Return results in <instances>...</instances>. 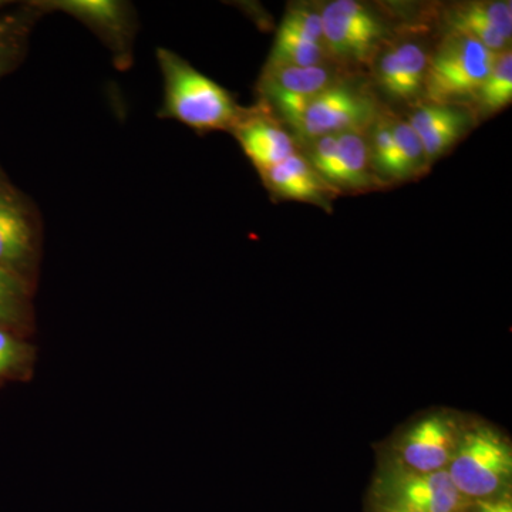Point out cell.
<instances>
[{
  "mask_svg": "<svg viewBox=\"0 0 512 512\" xmlns=\"http://www.w3.org/2000/svg\"><path fill=\"white\" fill-rule=\"evenodd\" d=\"M164 79V116L198 131L232 130L241 107L221 84L170 50H158Z\"/></svg>",
  "mask_w": 512,
  "mask_h": 512,
  "instance_id": "6da1fadb",
  "label": "cell"
},
{
  "mask_svg": "<svg viewBox=\"0 0 512 512\" xmlns=\"http://www.w3.org/2000/svg\"><path fill=\"white\" fill-rule=\"evenodd\" d=\"M497 55L471 37L447 32L430 53L423 96L431 103H471Z\"/></svg>",
  "mask_w": 512,
  "mask_h": 512,
  "instance_id": "7a4b0ae2",
  "label": "cell"
},
{
  "mask_svg": "<svg viewBox=\"0 0 512 512\" xmlns=\"http://www.w3.org/2000/svg\"><path fill=\"white\" fill-rule=\"evenodd\" d=\"M382 114L375 94L340 77L313 96L288 126L299 143L323 136L365 133Z\"/></svg>",
  "mask_w": 512,
  "mask_h": 512,
  "instance_id": "3957f363",
  "label": "cell"
},
{
  "mask_svg": "<svg viewBox=\"0 0 512 512\" xmlns=\"http://www.w3.org/2000/svg\"><path fill=\"white\" fill-rule=\"evenodd\" d=\"M450 461L448 474L466 498L493 497L508 484L512 474L510 443L490 427L467 433L458 441Z\"/></svg>",
  "mask_w": 512,
  "mask_h": 512,
  "instance_id": "277c9868",
  "label": "cell"
},
{
  "mask_svg": "<svg viewBox=\"0 0 512 512\" xmlns=\"http://www.w3.org/2000/svg\"><path fill=\"white\" fill-rule=\"evenodd\" d=\"M320 19L330 59L372 66L387 35L372 10L356 0H333L320 9Z\"/></svg>",
  "mask_w": 512,
  "mask_h": 512,
  "instance_id": "5b68a950",
  "label": "cell"
},
{
  "mask_svg": "<svg viewBox=\"0 0 512 512\" xmlns=\"http://www.w3.org/2000/svg\"><path fill=\"white\" fill-rule=\"evenodd\" d=\"M303 146V157L339 194L382 185L370 167L366 131L323 136L306 141Z\"/></svg>",
  "mask_w": 512,
  "mask_h": 512,
  "instance_id": "8992f818",
  "label": "cell"
},
{
  "mask_svg": "<svg viewBox=\"0 0 512 512\" xmlns=\"http://www.w3.org/2000/svg\"><path fill=\"white\" fill-rule=\"evenodd\" d=\"M340 77L328 64L309 67L265 66L259 89L266 101L288 124L301 114L313 96L328 89Z\"/></svg>",
  "mask_w": 512,
  "mask_h": 512,
  "instance_id": "52a82bcc",
  "label": "cell"
},
{
  "mask_svg": "<svg viewBox=\"0 0 512 512\" xmlns=\"http://www.w3.org/2000/svg\"><path fill=\"white\" fill-rule=\"evenodd\" d=\"M330 59L323 37L320 10L293 6L285 13L266 67H309Z\"/></svg>",
  "mask_w": 512,
  "mask_h": 512,
  "instance_id": "ba28073f",
  "label": "cell"
},
{
  "mask_svg": "<svg viewBox=\"0 0 512 512\" xmlns=\"http://www.w3.org/2000/svg\"><path fill=\"white\" fill-rule=\"evenodd\" d=\"M430 52L419 42L403 40L380 50L372 66L377 86L396 101H414L423 97Z\"/></svg>",
  "mask_w": 512,
  "mask_h": 512,
  "instance_id": "9c48e42d",
  "label": "cell"
},
{
  "mask_svg": "<svg viewBox=\"0 0 512 512\" xmlns=\"http://www.w3.org/2000/svg\"><path fill=\"white\" fill-rule=\"evenodd\" d=\"M448 32L471 37L491 52L510 49L512 3L505 0H480L450 6L444 12Z\"/></svg>",
  "mask_w": 512,
  "mask_h": 512,
  "instance_id": "30bf717a",
  "label": "cell"
},
{
  "mask_svg": "<svg viewBox=\"0 0 512 512\" xmlns=\"http://www.w3.org/2000/svg\"><path fill=\"white\" fill-rule=\"evenodd\" d=\"M35 255V228L25 202L0 181V268L25 278Z\"/></svg>",
  "mask_w": 512,
  "mask_h": 512,
  "instance_id": "8fae6325",
  "label": "cell"
},
{
  "mask_svg": "<svg viewBox=\"0 0 512 512\" xmlns=\"http://www.w3.org/2000/svg\"><path fill=\"white\" fill-rule=\"evenodd\" d=\"M231 131L258 173L282 163L298 151L295 137L259 110L242 111Z\"/></svg>",
  "mask_w": 512,
  "mask_h": 512,
  "instance_id": "7c38bea8",
  "label": "cell"
},
{
  "mask_svg": "<svg viewBox=\"0 0 512 512\" xmlns=\"http://www.w3.org/2000/svg\"><path fill=\"white\" fill-rule=\"evenodd\" d=\"M406 120L419 137L431 165L464 136L473 121V114L466 107L457 104L424 101Z\"/></svg>",
  "mask_w": 512,
  "mask_h": 512,
  "instance_id": "4fadbf2b",
  "label": "cell"
},
{
  "mask_svg": "<svg viewBox=\"0 0 512 512\" xmlns=\"http://www.w3.org/2000/svg\"><path fill=\"white\" fill-rule=\"evenodd\" d=\"M259 175L265 187L281 200L309 202L330 211L332 201L339 195L299 151Z\"/></svg>",
  "mask_w": 512,
  "mask_h": 512,
  "instance_id": "5bb4252c",
  "label": "cell"
},
{
  "mask_svg": "<svg viewBox=\"0 0 512 512\" xmlns=\"http://www.w3.org/2000/svg\"><path fill=\"white\" fill-rule=\"evenodd\" d=\"M456 426L443 416L419 421L404 437L403 460L413 473L443 470L457 447Z\"/></svg>",
  "mask_w": 512,
  "mask_h": 512,
  "instance_id": "9a60e30c",
  "label": "cell"
},
{
  "mask_svg": "<svg viewBox=\"0 0 512 512\" xmlns=\"http://www.w3.org/2000/svg\"><path fill=\"white\" fill-rule=\"evenodd\" d=\"M396 507L416 512H463L466 497L457 490L446 470L410 473L392 487Z\"/></svg>",
  "mask_w": 512,
  "mask_h": 512,
  "instance_id": "2e32d148",
  "label": "cell"
},
{
  "mask_svg": "<svg viewBox=\"0 0 512 512\" xmlns=\"http://www.w3.org/2000/svg\"><path fill=\"white\" fill-rule=\"evenodd\" d=\"M419 137L407 120H394L393 146L386 158L377 165L375 173L380 184L403 183L421 177L429 170Z\"/></svg>",
  "mask_w": 512,
  "mask_h": 512,
  "instance_id": "e0dca14e",
  "label": "cell"
},
{
  "mask_svg": "<svg viewBox=\"0 0 512 512\" xmlns=\"http://www.w3.org/2000/svg\"><path fill=\"white\" fill-rule=\"evenodd\" d=\"M480 114H495L510 106L512 101L511 49L498 53L490 73L480 84L471 103Z\"/></svg>",
  "mask_w": 512,
  "mask_h": 512,
  "instance_id": "ac0fdd59",
  "label": "cell"
},
{
  "mask_svg": "<svg viewBox=\"0 0 512 512\" xmlns=\"http://www.w3.org/2000/svg\"><path fill=\"white\" fill-rule=\"evenodd\" d=\"M57 6L100 28L120 29L124 19L123 6L111 0H69L57 3Z\"/></svg>",
  "mask_w": 512,
  "mask_h": 512,
  "instance_id": "d6986e66",
  "label": "cell"
},
{
  "mask_svg": "<svg viewBox=\"0 0 512 512\" xmlns=\"http://www.w3.org/2000/svg\"><path fill=\"white\" fill-rule=\"evenodd\" d=\"M28 288L26 279L0 268V316L6 326L19 325L25 318Z\"/></svg>",
  "mask_w": 512,
  "mask_h": 512,
  "instance_id": "ffe728a7",
  "label": "cell"
},
{
  "mask_svg": "<svg viewBox=\"0 0 512 512\" xmlns=\"http://www.w3.org/2000/svg\"><path fill=\"white\" fill-rule=\"evenodd\" d=\"M28 346L0 326V377L16 372L25 363Z\"/></svg>",
  "mask_w": 512,
  "mask_h": 512,
  "instance_id": "44dd1931",
  "label": "cell"
},
{
  "mask_svg": "<svg viewBox=\"0 0 512 512\" xmlns=\"http://www.w3.org/2000/svg\"><path fill=\"white\" fill-rule=\"evenodd\" d=\"M15 46V23L13 20H0V76L5 72Z\"/></svg>",
  "mask_w": 512,
  "mask_h": 512,
  "instance_id": "7402d4cb",
  "label": "cell"
},
{
  "mask_svg": "<svg viewBox=\"0 0 512 512\" xmlns=\"http://www.w3.org/2000/svg\"><path fill=\"white\" fill-rule=\"evenodd\" d=\"M474 512H512L510 497L484 498L478 500Z\"/></svg>",
  "mask_w": 512,
  "mask_h": 512,
  "instance_id": "603a6c76",
  "label": "cell"
},
{
  "mask_svg": "<svg viewBox=\"0 0 512 512\" xmlns=\"http://www.w3.org/2000/svg\"><path fill=\"white\" fill-rule=\"evenodd\" d=\"M380 512H416V511L407 510V508L396 507V505H393V507H384L383 510Z\"/></svg>",
  "mask_w": 512,
  "mask_h": 512,
  "instance_id": "cb8c5ba5",
  "label": "cell"
},
{
  "mask_svg": "<svg viewBox=\"0 0 512 512\" xmlns=\"http://www.w3.org/2000/svg\"><path fill=\"white\" fill-rule=\"evenodd\" d=\"M2 5H3V2H0V6H2Z\"/></svg>",
  "mask_w": 512,
  "mask_h": 512,
  "instance_id": "d4e9b609",
  "label": "cell"
}]
</instances>
